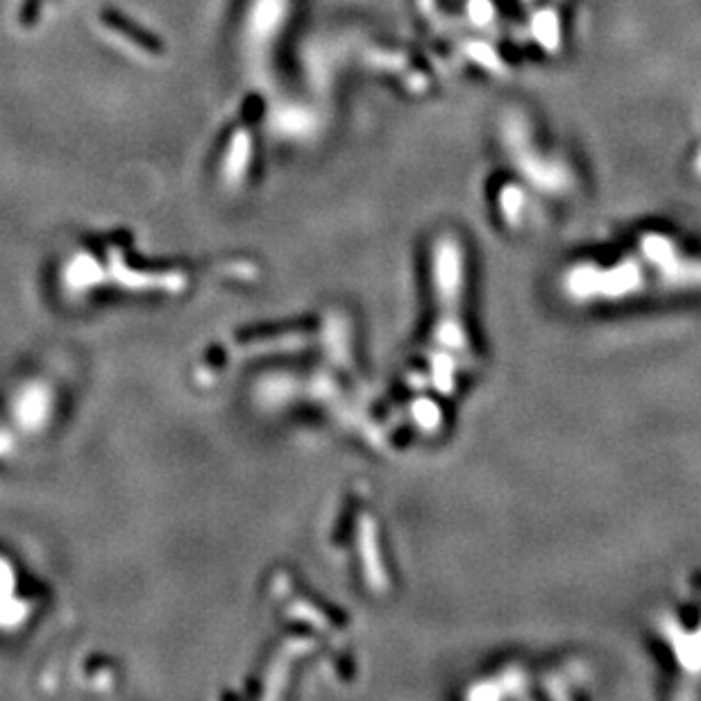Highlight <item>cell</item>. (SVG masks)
Returning a JSON list of instances; mask_svg holds the SVG:
<instances>
[{
	"mask_svg": "<svg viewBox=\"0 0 701 701\" xmlns=\"http://www.w3.org/2000/svg\"><path fill=\"white\" fill-rule=\"evenodd\" d=\"M558 288L577 306L701 300V253L672 239L644 236L611 257L574 262Z\"/></svg>",
	"mask_w": 701,
	"mask_h": 701,
	"instance_id": "cell-1",
	"label": "cell"
},
{
	"mask_svg": "<svg viewBox=\"0 0 701 701\" xmlns=\"http://www.w3.org/2000/svg\"><path fill=\"white\" fill-rule=\"evenodd\" d=\"M434 315L427 343V388L434 395L436 415L443 404H452L467 386L473 388L484 366L475 306L473 268L467 266L461 245L445 244L431 280Z\"/></svg>",
	"mask_w": 701,
	"mask_h": 701,
	"instance_id": "cell-2",
	"label": "cell"
},
{
	"mask_svg": "<svg viewBox=\"0 0 701 701\" xmlns=\"http://www.w3.org/2000/svg\"><path fill=\"white\" fill-rule=\"evenodd\" d=\"M672 697H701V588L665 599L649 622Z\"/></svg>",
	"mask_w": 701,
	"mask_h": 701,
	"instance_id": "cell-3",
	"label": "cell"
},
{
	"mask_svg": "<svg viewBox=\"0 0 701 701\" xmlns=\"http://www.w3.org/2000/svg\"><path fill=\"white\" fill-rule=\"evenodd\" d=\"M588 674L581 663L545 665L543 672H534L527 661H501L495 668L484 670L470 681L467 697L501 699V697H534L531 686L543 697H577L586 686Z\"/></svg>",
	"mask_w": 701,
	"mask_h": 701,
	"instance_id": "cell-4",
	"label": "cell"
}]
</instances>
